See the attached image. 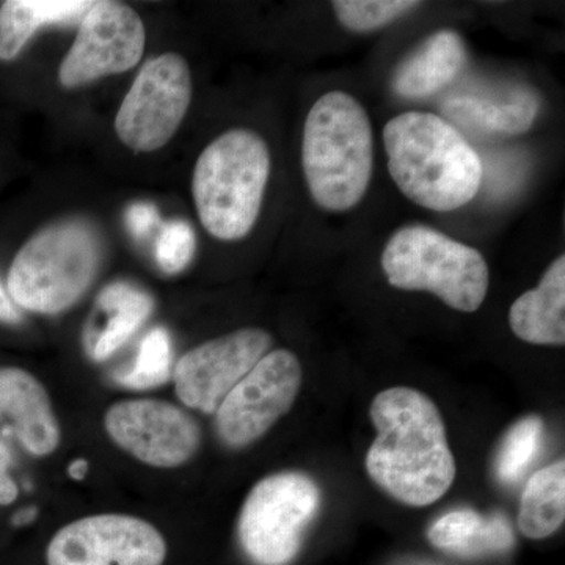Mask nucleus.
<instances>
[{"label": "nucleus", "instance_id": "20e7f679", "mask_svg": "<svg viewBox=\"0 0 565 565\" xmlns=\"http://www.w3.org/2000/svg\"><path fill=\"white\" fill-rule=\"evenodd\" d=\"M270 151L258 134L233 129L204 148L192 192L202 225L221 241L244 239L262 212Z\"/></svg>", "mask_w": 565, "mask_h": 565}, {"label": "nucleus", "instance_id": "b1692460", "mask_svg": "<svg viewBox=\"0 0 565 565\" xmlns=\"http://www.w3.org/2000/svg\"><path fill=\"white\" fill-rule=\"evenodd\" d=\"M411 0H334L338 21L352 32H373L418 9Z\"/></svg>", "mask_w": 565, "mask_h": 565}, {"label": "nucleus", "instance_id": "9d476101", "mask_svg": "<svg viewBox=\"0 0 565 565\" xmlns=\"http://www.w3.org/2000/svg\"><path fill=\"white\" fill-rule=\"evenodd\" d=\"M145 25L139 14L120 2H95L82 18L76 40L63 58L58 79L77 88L139 65L145 51Z\"/></svg>", "mask_w": 565, "mask_h": 565}, {"label": "nucleus", "instance_id": "4468645a", "mask_svg": "<svg viewBox=\"0 0 565 565\" xmlns=\"http://www.w3.org/2000/svg\"><path fill=\"white\" fill-rule=\"evenodd\" d=\"M0 423L33 456H50L61 445V427L50 394L20 367H0Z\"/></svg>", "mask_w": 565, "mask_h": 565}, {"label": "nucleus", "instance_id": "f03ea898", "mask_svg": "<svg viewBox=\"0 0 565 565\" xmlns=\"http://www.w3.org/2000/svg\"><path fill=\"white\" fill-rule=\"evenodd\" d=\"M388 172L399 191L435 212L463 207L481 189L478 152L451 122L429 111H405L386 122Z\"/></svg>", "mask_w": 565, "mask_h": 565}, {"label": "nucleus", "instance_id": "6ab92c4d", "mask_svg": "<svg viewBox=\"0 0 565 565\" xmlns=\"http://www.w3.org/2000/svg\"><path fill=\"white\" fill-rule=\"evenodd\" d=\"M88 0H9L0 7V61L20 55L44 25L76 24L92 9Z\"/></svg>", "mask_w": 565, "mask_h": 565}, {"label": "nucleus", "instance_id": "bb28decb", "mask_svg": "<svg viewBox=\"0 0 565 565\" xmlns=\"http://www.w3.org/2000/svg\"><path fill=\"white\" fill-rule=\"evenodd\" d=\"M11 455L9 446L0 440V505L13 503L18 497L17 482L10 476Z\"/></svg>", "mask_w": 565, "mask_h": 565}, {"label": "nucleus", "instance_id": "423d86ee", "mask_svg": "<svg viewBox=\"0 0 565 565\" xmlns=\"http://www.w3.org/2000/svg\"><path fill=\"white\" fill-rule=\"evenodd\" d=\"M381 264L393 288L434 294L462 313L478 311L489 291L482 253L430 226L407 225L394 232Z\"/></svg>", "mask_w": 565, "mask_h": 565}, {"label": "nucleus", "instance_id": "0eeeda50", "mask_svg": "<svg viewBox=\"0 0 565 565\" xmlns=\"http://www.w3.org/2000/svg\"><path fill=\"white\" fill-rule=\"evenodd\" d=\"M321 504V489L302 471H281L256 482L237 523L245 555L256 565L292 563Z\"/></svg>", "mask_w": 565, "mask_h": 565}, {"label": "nucleus", "instance_id": "c756f323", "mask_svg": "<svg viewBox=\"0 0 565 565\" xmlns=\"http://www.w3.org/2000/svg\"><path fill=\"white\" fill-rule=\"evenodd\" d=\"M36 516V509H24V511H21L20 514H17L13 516V525L14 526H22L28 525V523H31L33 519Z\"/></svg>", "mask_w": 565, "mask_h": 565}, {"label": "nucleus", "instance_id": "1a4fd4ad", "mask_svg": "<svg viewBox=\"0 0 565 565\" xmlns=\"http://www.w3.org/2000/svg\"><path fill=\"white\" fill-rule=\"evenodd\" d=\"M302 379V364L291 351L267 352L215 412L225 445L245 448L269 433L291 411Z\"/></svg>", "mask_w": 565, "mask_h": 565}, {"label": "nucleus", "instance_id": "6e6552de", "mask_svg": "<svg viewBox=\"0 0 565 565\" xmlns=\"http://www.w3.org/2000/svg\"><path fill=\"white\" fill-rule=\"evenodd\" d=\"M191 99L188 62L178 54L152 58L134 81L115 118L118 139L137 152L166 147L184 120Z\"/></svg>", "mask_w": 565, "mask_h": 565}, {"label": "nucleus", "instance_id": "c85d7f7f", "mask_svg": "<svg viewBox=\"0 0 565 565\" xmlns=\"http://www.w3.org/2000/svg\"><path fill=\"white\" fill-rule=\"evenodd\" d=\"M88 471V462L87 460L79 459L76 460V462H73L70 465L68 473L71 478L77 479V481H81V479L85 478V475H87Z\"/></svg>", "mask_w": 565, "mask_h": 565}, {"label": "nucleus", "instance_id": "4be33fe9", "mask_svg": "<svg viewBox=\"0 0 565 565\" xmlns=\"http://www.w3.org/2000/svg\"><path fill=\"white\" fill-rule=\"evenodd\" d=\"M545 423L530 415L509 427L494 456V475L504 484H514L525 476L544 444Z\"/></svg>", "mask_w": 565, "mask_h": 565}, {"label": "nucleus", "instance_id": "7ed1b4c3", "mask_svg": "<svg viewBox=\"0 0 565 565\" xmlns=\"http://www.w3.org/2000/svg\"><path fill=\"white\" fill-rule=\"evenodd\" d=\"M373 163L366 109L345 92L322 95L303 126L302 166L311 199L323 211L352 210L370 188Z\"/></svg>", "mask_w": 565, "mask_h": 565}, {"label": "nucleus", "instance_id": "aec40b11", "mask_svg": "<svg viewBox=\"0 0 565 565\" xmlns=\"http://www.w3.org/2000/svg\"><path fill=\"white\" fill-rule=\"evenodd\" d=\"M564 520L565 462L559 459L527 479L516 523L525 537L542 541L555 534Z\"/></svg>", "mask_w": 565, "mask_h": 565}, {"label": "nucleus", "instance_id": "393cba45", "mask_svg": "<svg viewBox=\"0 0 565 565\" xmlns=\"http://www.w3.org/2000/svg\"><path fill=\"white\" fill-rule=\"evenodd\" d=\"M195 253V233L185 222L174 221L163 226L156 244V262L166 274H178L191 264Z\"/></svg>", "mask_w": 565, "mask_h": 565}, {"label": "nucleus", "instance_id": "dca6fc26", "mask_svg": "<svg viewBox=\"0 0 565 565\" xmlns=\"http://www.w3.org/2000/svg\"><path fill=\"white\" fill-rule=\"evenodd\" d=\"M465 61L467 47L459 33L435 32L397 66L393 90L405 99L429 98L456 79Z\"/></svg>", "mask_w": 565, "mask_h": 565}, {"label": "nucleus", "instance_id": "f3484780", "mask_svg": "<svg viewBox=\"0 0 565 565\" xmlns=\"http://www.w3.org/2000/svg\"><path fill=\"white\" fill-rule=\"evenodd\" d=\"M435 548L463 557L497 555L514 545V533L501 514L484 516L473 509H457L445 514L427 531Z\"/></svg>", "mask_w": 565, "mask_h": 565}, {"label": "nucleus", "instance_id": "412c9836", "mask_svg": "<svg viewBox=\"0 0 565 565\" xmlns=\"http://www.w3.org/2000/svg\"><path fill=\"white\" fill-rule=\"evenodd\" d=\"M99 305L111 315L109 323L93 348L96 362H104L147 321L152 311V300L148 294L131 285L114 282L99 296Z\"/></svg>", "mask_w": 565, "mask_h": 565}, {"label": "nucleus", "instance_id": "39448f33", "mask_svg": "<svg viewBox=\"0 0 565 565\" xmlns=\"http://www.w3.org/2000/svg\"><path fill=\"white\" fill-rule=\"evenodd\" d=\"M99 263L102 243L88 223L46 226L22 245L11 264V300L33 313H62L90 288Z\"/></svg>", "mask_w": 565, "mask_h": 565}, {"label": "nucleus", "instance_id": "2eb2a0df", "mask_svg": "<svg viewBox=\"0 0 565 565\" xmlns=\"http://www.w3.org/2000/svg\"><path fill=\"white\" fill-rule=\"evenodd\" d=\"M509 326L519 340L535 345L565 344V256L542 275L537 288L512 303Z\"/></svg>", "mask_w": 565, "mask_h": 565}, {"label": "nucleus", "instance_id": "9b49d317", "mask_svg": "<svg viewBox=\"0 0 565 565\" xmlns=\"http://www.w3.org/2000/svg\"><path fill=\"white\" fill-rule=\"evenodd\" d=\"M167 544L151 523L137 516H85L55 533L47 565H162Z\"/></svg>", "mask_w": 565, "mask_h": 565}, {"label": "nucleus", "instance_id": "a878e982", "mask_svg": "<svg viewBox=\"0 0 565 565\" xmlns=\"http://www.w3.org/2000/svg\"><path fill=\"white\" fill-rule=\"evenodd\" d=\"M126 221H128L129 232L139 241L150 237L156 228L161 225L158 210L148 203L132 204L128 214H126Z\"/></svg>", "mask_w": 565, "mask_h": 565}, {"label": "nucleus", "instance_id": "cd10ccee", "mask_svg": "<svg viewBox=\"0 0 565 565\" xmlns=\"http://www.w3.org/2000/svg\"><path fill=\"white\" fill-rule=\"evenodd\" d=\"M0 321L17 323L21 321V313L17 305L10 299L9 294L0 285Z\"/></svg>", "mask_w": 565, "mask_h": 565}, {"label": "nucleus", "instance_id": "f257e3e1", "mask_svg": "<svg viewBox=\"0 0 565 565\" xmlns=\"http://www.w3.org/2000/svg\"><path fill=\"white\" fill-rule=\"evenodd\" d=\"M377 437L367 449L374 484L411 508L437 503L456 481L457 465L444 416L427 394L393 386L370 407Z\"/></svg>", "mask_w": 565, "mask_h": 565}, {"label": "nucleus", "instance_id": "ddd939ff", "mask_svg": "<svg viewBox=\"0 0 565 565\" xmlns=\"http://www.w3.org/2000/svg\"><path fill=\"white\" fill-rule=\"evenodd\" d=\"M273 344L263 329H241L182 355L174 367V388L189 408L215 414L230 392L250 373Z\"/></svg>", "mask_w": 565, "mask_h": 565}, {"label": "nucleus", "instance_id": "a211bd4d", "mask_svg": "<svg viewBox=\"0 0 565 565\" xmlns=\"http://www.w3.org/2000/svg\"><path fill=\"white\" fill-rule=\"evenodd\" d=\"M445 114L486 132L519 136L533 128L539 114L537 96L525 88L509 95L481 96L465 93L445 103Z\"/></svg>", "mask_w": 565, "mask_h": 565}, {"label": "nucleus", "instance_id": "5701e85b", "mask_svg": "<svg viewBox=\"0 0 565 565\" xmlns=\"http://www.w3.org/2000/svg\"><path fill=\"white\" fill-rule=\"evenodd\" d=\"M172 344L166 329L151 330L141 340L136 363L131 370L118 374V384L132 390L154 388L170 379Z\"/></svg>", "mask_w": 565, "mask_h": 565}, {"label": "nucleus", "instance_id": "f8f14e48", "mask_svg": "<svg viewBox=\"0 0 565 565\" xmlns=\"http://www.w3.org/2000/svg\"><path fill=\"white\" fill-rule=\"evenodd\" d=\"M104 426L115 444L151 467H181L202 444V430L195 419L163 401H122L111 405Z\"/></svg>", "mask_w": 565, "mask_h": 565}]
</instances>
